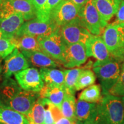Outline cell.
<instances>
[{
	"instance_id": "obj_1",
	"label": "cell",
	"mask_w": 124,
	"mask_h": 124,
	"mask_svg": "<svg viewBox=\"0 0 124 124\" xmlns=\"http://www.w3.org/2000/svg\"><path fill=\"white\" fill-rule=\"evenodd\" d=\"M40 97L39 93L23 90L15 79L5 78L0 83V107L27 116Z\"/></svg>"
},
{
	"instance_id": "obj_2",
	"label": "cell",
	"mask_w": 124,
	"mask_h": 124,
	"mask_svg": "<svg viewBox=\"0 0 124 124\" xmlns=\"http://www.w3.org/2000/svg\"><path fill=\"white\" fill-rule=\"evenodd\" d=\"M93 124H124V106L122 97L108 94L97 103Z\"/></svg>"
},
{
	"instance_id": "obj_3",
	"label": "cell",
	"mask_w": 124,
	"mask_h": 124,
	"mask_svg": "<svg viewBox=\"0 0 124 124\" xmlns=\"http://www.w3.org/2000/svg\"><path fill=\"white\" fill-rule=\"evenodd\" d=\"M124 60V59L113 56L106 62H95L93 64V70L100 80L103 96L109 94L110 90L117 83Z\"/></svg>"
},
{
	"instance_id": "obj_4",
	"label": "cell",
	"mask_w": 124,
	"mask_h": 124,
	"mask_svg": "<svg viewBox=\"0 0 124 124\" xmlns=\"http://www.w3.org/2000/svg\"><path fill=\"white\" fill-rule=\"evenodd\" d=\"M102 38L113 56L124 59V24H108Z\"/></svg>"
},
{
	"instance_id": "obj_5",
	"label": "cell",
	"mask_w": 124,
	"mask_h": 124,
	"mask_svg": "<svg viewBox=\"0 0 124 124\" xmlns=\"http://www.w3.org/2000/svg\"><path fill=\"white\" fill-rule=\"evenodd\" d=\"M79 17L85 27L93 35L100 36L108 24L102 18L92 0L80 9Z\"/></svg>"
},
{
	"instance_id": "obj_6",
	"label": "cell",
	"mask_w": 124,
	"mask_h": 124,
	"mask_svg": "<svg viewBox=\"0 0 124 124\" xmlns=\"http://www.w3.org/2000/svg\"><path fill=\"white\" fill-rule=\"evenodd\" d=\"M19 14L25 20L33 19L37 16V10L31 0H4L0 7V18Z\"/></svg>"
},
{
	"instance_id": "obj_7",
	"label": "cell",
	"mask_w": 124,
	"mask_h": 124,
	"mask_svg": "<svg viewBox=\"0 0 124 124\" xmlns=\"http://www.w3.org/2000/svg\"><path fill=\"white\" fill-rule=\"evenodd\" d=\"M59 31L66 45L75 43L85 44L93 35L85 27L80 17L59 28Z\"/></svg>"
},
{
	"instance_id": "obj_8",
	"label": "cell",
	"mask_w": 124,
	"mask_h": 124,
	"mask_svg": "<svg viewBox=\"0 0 124 124\" xmlns=\"http://www.w3.org/2000/svg\"><path fill=\"white\" fill-rule=\"evenodd\" d=\"M39 40L41 51L52 59L62 64L66 44L60 35L59 28L48 36L39 37Z\"/></svg>"
},
{
	"instance_id": "obj_9",
	"label": "cell",
	"mask_w": 124,
	"mask_h": 124,
	"mask_svg": "<svg viewBox=\"0 0 124 124\" xmlns=\"http://www.w3.org/2000/svg\"><path fill=\"white\" fill-rule=\"evenodd\" d=\"M80 9L70 0H63L51 12L50 19L59 28L79 17Z\"/></svg>"
},
{
	"instance_id": "obj_10",
	"label": "cell",
	"mask_w": 124,
	"mask_h": 124,
	"mask_svg": "<svg viewBox=\"0 0 124 124\" xmlns=\"http://www.w3.org/2000/svg\"><path fill=\"white\" fill-rule=\"evenodd\" d=\"M58 28L51 19H43L36 17L24 23L16 35H28L44 38L51 35Z\"/></svg>"
},
{
	"instance_id": "obj_11",
	"label": "cell",
	"mask_w": 124,
	"mask_h": 124,
	"mask_svg": "<svg viewBox=\"0 0 124 124\" xmlns=\"http://www.w3.org/2000/svg\"><path fill=\"white\" fill-rule=\"evenodd\" d=\"M16 80L24 90L40 93L44 86L40 71L35 67H30L15 75Z\"/></svg>"
},
{
	"instance_id": "obj_12",
	"label": "cell",
	"mask_w": 124,
	"mask_h": 124,
	"mask_svg": "<svg viewBox=\"0 0 124 124\" xmlns=\"http://www.w3.org/2000/svg\"><path fill=\"white\" fill-rule=\"evenodd\" d=\"M87 58L85 44L75 43L66 45L62 64L67 69H73L85 64Z\"/></svg>"
},
{
	"instance_id": "obj_13",
	"label": "cell",
	"mask_w": 124,
	"mask_h": 124,
	"mask_svg": "<svg viewBox=\"0 0 124 124\" xmlns=\"http://www.w3.org/2000/svg\"><path fill=\"white\" fill-rule=\"evenodd\" d=\"M29 64L22 52L17 48L4 59L2 77L10 78L20 71L29 68Z\"/></svg>"
},
{
	"instance_id": "obj_14",
	"label": "cell",
	"mask_w": 124,
	"mask_h": 124,
	"mask_svg": "<svg viewBox=\"0 0 124 124\" xmlns=\"http://www.w3.org/2000/svg\"><path fill=\"white\" fill-rule=\"evenodd\" d=\"M85 46L87 56L93 57L97 62H106L113 57L100 36H91Z\"/></svg>"
},
{
	"instance_id": "obj_15",
	"label": "cell",
	"mask_w": 124,
	"mask_h": 124,
	"mask_svg": "<svg viewBox=\"0 0 124 124\" xmlns=\"http://www.w3.org/2000/svg\"><path fill=\"white\" fill-rule=\"evenodd\" d=\"M24 54L29 66L42 68H56L60 63L55 61L41 51H21Z\"/></svg>"
},
{
	"instance_id": "obj_16",
	"label": "cell",
	"mask_w": 124,
	"mask_h": 124,
	"mask_svg": "<svg viewBox=\"0 0 124 124\" xmlns=\"http://www.w3.org/2000/svg\"><path fill=\"white\" fill-rule=\"evenodd\" d=\"M97 103L78 100L76 104L77 120L85 124H93L97 113Z\"/></svg>"
},
{
	"instance_id": "obj_17",
	"label": "cell",
	"mask_w": 124,
	"mask_h": 124,
	"mask_svg": "<svg viewBox=\"0 0 124 124\" xmlns=\"http://www.w3.org/2000/svg\"><path fill=\"white\" fill-rule=\"evenodd\" d=\"M25 20L24 17L19 14H14L8 17L0 18V29L8 39H12L20 30Z\"/></svg>"
},
{
	"instance_id": "obj_18",
	"label": "cell",
	"mask_w": 124,
	"mask_h": 124,
	"mask_svg": "<svg viewBox=\"0 0 124 124\" xmlns=\"http://www.w3.org/2000/svg\"><path fill=\"white\" fill-rule=\"evenodd\" d=\"M102 18L108 23L116 15L122 0H92Z\"/></svg>"
},
{
	"instance_id": "obj_19",
	"label": "cell",
	"mask_w": 124,
	"mask_h": 124,
	"mask_svg": "<svg viewBox=\"0 0 124 124\" xmlns=\"http://www.w3.org/2000/svg\"><path fill=\"white\" fill-rule=\"evenodd\" d=\"M66 93L64 86L44 85L39 94L40 97L48 99L54 105L60 108Z\"/></svg>"
},
{
	"instance_id": "obj_20",
	"label": "cell",
	"mask_w": 124,
	"mask_h": 124,
	"mask_svg": "<svg viewBox=\"0 0 124 124\" xmlns=\"http://www.w3.org/2000/svg\"><path fill=\"white\" fill-rule=\"evenodd\" d=\"M11 39L16 48L21 51H41L39 37L28 35H16Z\"/></svg>"
},
{
	"instance_id": "obj_21",
	"label": "cell",
	"mask_w": 124,
	"mask_h": 124,
	"mask_svg": "<svg viewBox=\"0 0 124 124\" xmlns=\"http://www.w3.org/2000/svg\"><path fill=\"white\" fill-rule=\"evenodd\" d=\"M40 73L45 85L64 86V72L54 68L40 69Z\"/></svg>"
},
{
	"instance_id": "obj_22",
	"label": "cell",
	"mask_w": 124,
	"mask_h": 124,
	"mask_svg": "<svg viewBox=\"0 0 124 124\" xmlns=\"http://www.w3.org/2000/svg\"><path fill=\"white\" fill-rule=\"evenodd\" d=\"M0 123L4 124H29L25 116L17 111L1 107Z\"/></svg>"
},
{
	"instance_id": "obj_23",
	"label": "cell",
	"mask_w": 124,
	"mask_h": 124,
	"mask_svg": "<svg viewBox=\"0 0 124 124\" xmlns=\"http://www.w3.org/2000/svg\"><path fill=\"white\" fill-rule=\"evenodd\" d=\"M45 107L43 98L39 97L26 116L29 124H43L45 117Z\"/></svg>"
},
{
	"instance_id": "obj_24",
	"label": "cell",
	"mask_w": 124,
	"mask_h": 124,
	"mask_svg": "<svg viewBox=\"0 0 124 124\" xmlns=\"http://www.w3.org/2000/svg\"><path fill=\"white\" fill-rule=\"evenodd\" d=\"M74 95L75 94L66 92L60 108L63 116L72 121H77L75 116L77 102Z\"/></svg>"
},
{
	"instance_id": "obj_25",
	"label": "cell",
	"mask_w": 124,
	"mask_h": 124,
	"mask_svg": "<svg viewBox=\"0 0 124 124\" xmlns=\"http://www.w3.org/2000/svg\"><path fill=\"white\" fill-rule=\"evenodd\" d=\"M102 89L100 85H93L86 87L79 95L78 100L90 103H98L102 99Z\"/></svg>"
},
{
	"instance_id": "obj_26",
	"label": "cell",
	"mask_w": 124,
	"mask_h": 124,
	"mask_svg": "<svg viewBox=\"0 0 124 124\" xmlns=\"http://www.w3.org/2000/svg\"><path fill=\"white\" fill-rule=\"evenodd\" d=\"M84 69L73 68V69L65 70L64 86L66 92L75 94V85L79 76Z\"/></svg>"
},
{
	"instance_id": "obj_27",
	"label": "cell",
	"mask_w": 124,
	"mask_h": 124,
	"mask_svg": "<svg viewBox=\"0 0 124 124\" xmlns=\"http://www.w3.org/2000/svg\"><path fill=\"white\" fill-rule=\"evenodd\" d=\"M96 76L94 71L89 69H83L79 76L75 85V90L79 91L94 85Z\"/></svg>"
},
{
	"instance_id": "obj_28",
	"label": "cell",
	"mask_w": 124,
	"mask_h": 124,
	"mask_svg": "<svg viewBox=\"0 0 124 124\" xmlns=\"http://www.w3.org/2000/svg\"><path fill=\"white\" fill-rule=\"evenodd\" d=\"M111 95L122 97L124 96V60L122 62L120 75L117 83L111 88L109 94Z\"/></svg>"
},
{
	"instance_id": "obj_29",
	"label": "cell",
	"mask_w": 124,
	"mask_h": 124,
	"mask_svg": "<svg viewBox=\"0 0 124 124\" xmlns=\"http://www.w3.org/2000/svg\"><path fill=\"white\" fill-rule=\"evenodd\" d=\"M63 0H47L43 10L37 14L38 17L43 19H50L51 12Z\"/></svg>"
},
{
	"instance_id": "obj_30",
	"label": "cell",
	"mask_w": 124,
	"mask_h": 124,
	"mask_svg": "<svg viewBox=\"0 0 124 124\" xmlns=\"http://www.w3.org/2000/svg\"><path fill=\"white\" fill-rule=\"evenodd\" d=\"M16 48L11 39H0V57L5 59Z\"/></svg>"
},
{
	"instance_id": "obj_31",
	"label": "cell",
	"mask_w": 124,
	"mask_h": 124,
	"mask_svg": "<svg viewBox=\"0 0 124 124\" xmlns=\"http://www.w3.org/2000/svg\"><path fill=\"white\" fill-rule=\"evenodd\" d=\"M49 101L46 98H43V102L45 107V117L43 124H55V121L51 113L50 108L49 106Z\"/></svg>"
},
{
	"instance_id": "obj_32",
	"label": "cell",
	"mask_w": 124,
	"mask_h": 124,
	"mask_svg": "<svg viewBox=\"0 0 124 124\" xmlns=\"http://www.w3.org/2000/svg\"><path fill=\"white\" fill-rule=\"evenodd\" d=\"M113 24H124V0L121 3L116 13V19L112 23Z\"/></svg>"
},
{
	"instance_id": "obj_33",
	"label": "cell",
	"mask_w": 124,
	"mask_h": 124,
	"mask_svg": "<svg viewBox=\"0 0 124 124\" xmlns=\"http://www.w3.org/2000/svg\"><path fill=\"white\" fill-rule=\"evenodd\" d=\"M37 10V14L43 10L47 0H31Z\"/></svg>"
},
{
	"instance_id": "obj_34",
	"label": "cell",
	"mask_w": 124,
	"mask_h": 124,
	"mask_svg": "<svg viewBox=\"0 0 124 124\" xmlns=\"http://www.w3.org/2000/svg\"><path fill=\"white\" fill-rule=\"evenodd\" d=\"M76 121H72L66 117H62L55 122V124H75Z\"/></svg>"
},
{
	"instance_id": "obj_35",
	"label": "cell",
	"mask_w": 124,
	"mask_h": 124,
	"mask_svg": "<svg viewBox=\"0 0 124 124\" xmlns=\"http://www.w3.org/2000/svg\"><path fill=\"white\" fill-rule=\"evenodd\" d=\"M71 2H72L74 4L76 5L78 7L81 9L82 7H84L87 3L90 0H70Z\"/></svg>"
},
{
	"instance_id": "obj_36",
	"label": "cell",
	"mask_w": 124,
	"mask_h": 124,
	"mask_svg": "<svg viewBox=\"0 0 124 124\" xmlns=\"http://www.w3.org/2000/svg\"><path fill=\"white\" fill-rule=\"evenodd\" d=\"M3 59L0 57V80L2 77L3 75V65L2 63V60Z\"/></svg>"
},
{
	"instance_id": "obj_37",
	"label": "cell",
	"mask_w": 124,
	"mask_h": 124,
	"mask_svg": "<svg viewBox=\"0 0 124 124\" xmlns=\"http://www.w3.org/2000/svg\"><path fill=\"white\" fill-rule=\"evenodd\" d=\"M1 38H4V39H8V38L6 36L5 34L3 33V32L1 31V29H0V39Z\"/></svg>"
},
{
	"instance_id": "obj_38",
	"label": "cell",
	"mask_w": 124,
	"mask_h": 124,
	"mask_svg": "<svg viewBox=\"0 0 124 124\" xmlns=\"http://www.w3.org/2000/svg\"><path fill=\"white\" fill-rule=\"evenodd\" d=\"M75 124H83V122H80V121H79L77 120V121H76Z\"/></svg>"
},
{
	"instance_id": "obj_39",
	"label": "cell",
	"mask_w": 124,
	"mask_h": 124,
	"mask_svg": "<svg viewBox=\"0 0 124 124\" xmlns=\"http://www.w3.org/2000/svg\"><path fill=\"white\" fill-rule=\"evenodd\" d=\"M122 102H123V103H124V96L122 97Z\"/></svg>"
},
{
	"instance_id": "obj_40",
	"label": "cell",
	"mask_w": 124,
	"mask_h": 124,
	"mask_svg": "<svg viewBox=\"0 0 124 124\" xmlns=\"http://www.w3.org/2000/svg\"><path fill=\"white\" fill-rule=\"evenodd\" d=\"M3 1H4V0H0V7H1V4H2Z\"/></svg>"
},
{
	"instance_id": "obj_41",
	"label": "cell",
	"mask_w": 124,
	"mask_h": 124,
	"mask_svg": "<svg viewBox=\"0 0 124 124\" xmlns=\"http://www.w3.org/2000/svg\"><path fill=\"white\" fill-rule=\"evenodd\" d=\"M0 124H1V123H0Z\"/></svg>"
}]
</instances>
